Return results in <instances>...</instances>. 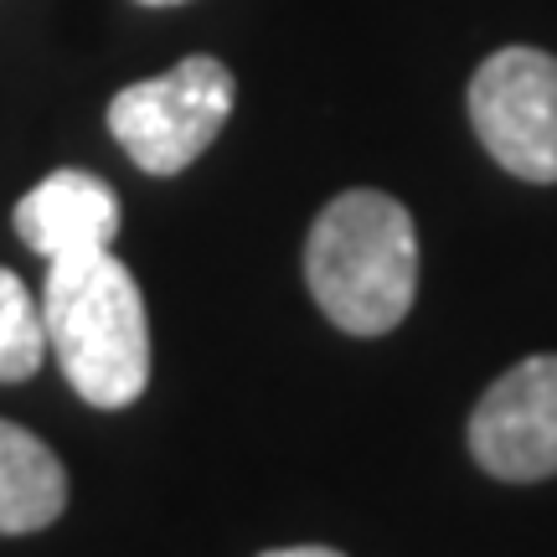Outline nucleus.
Here are the masks:
<instances>
[{
    "label": "nucleus",
    "instance_id": "nucleus-2",
    "mask_svg": "<svg viewBox=\"0 0 557 557\" xmlns=\"http://www.w3.org/2000/svg\"><path fill=\"white\" fill-rule=\"evenodd\" d=\"M47 351L94 408H129L150 387V315L139 278L109 248L58 259L41 289Z\"/></svg>",
    "mask_w": 557,
    "mask_h": 557
},
{
    "label": "nucleus",
    "instance_id": "nucleus-10",
    "mask_svg": "<svg viewBox=\"0 0 557 557\" xmlns=\"http://www.w3.org/2000/svg\"><path fill=\"white\" fill-rule=\"evenodd\" d=\"M139 5H181V0H139Z\"/></svg>",
    "mask_w": 557,
    "mask_h": 557
},
{
    "label": "nucleus",
    "instance_id": "nucleus-7",
    "mask_svg": "<svg viewBox=\"0 0 557 557\" xmlns=\"http://www.w3.org/2000/svg\"><path fill=\"white\" fill-rule=\"evenodd\" d=\"M67 511V470L32 429L0 418V537L41 532Z\"/></svg>",
    "mask_w": 557,
    "mask_h": 557
},
{
    "label": "nucleus",
    "instance_id": "nucleus-1",
    "mask_svg": "<svg viewBox=\"0 0 557 557\" xmlns=\"http://www.w3.org/2000/svg\"><path fill=\"white\" fill-rule=\"evenodd\" d=\"M305 284L346 336H387L418 295V233L398 197L341 191L305 238Z\"/></svg>",
    "mask_w": 557,
    "mask_h": 557
},
{
    "label": "nucleus",
    "instance_id": "nucleus-6",
    "mask_svg": "<svg viewBox=\"0 0 557 557\" xmlns=\"http://www.w3.org/2000/svg\"><path fill=\"white\" fill-rule=\"evenodd\" d=\"M16 233L47 263L99 253L120 233V197L94 171L62 165L16 201Z\"/></svg>",
    "mask_w": 557,
    "mask_h": 557
},
{
    "label": "nucleus",
    "instance_id": "nucleus-3",
    "mask_svg": "<svg viewBox=\"0 0 557 557\" xmlns=\"http://www.w3.org/2000/svg\"><path fill=\"white\" fill-rule=\"evenodd\" d=\"M233 73L218 58H186L171 73L129 83L109 103V135L150 176H181L233 114Z\"/></svg>",
    "mask_w": 557,
    "mask_h": 557
},
{
    "label": "nucleus",
    "instance_id": "nucleus-8",
    "mask_svg": "<svg viewBox=\"0 0 557 557\" xmlns=\"http://www.w3.org/2000/svg\"><path fill=\"white\" fill-rule=\"evenodd\" d=\"M47 361V325H41V305L21 274L0 269V382H26L41 372Z\"/></svg>",
    "mask_w": 557,
    "mask_h": 557
},
{
    "label": "nucleus",
    "instance_id": "nucleus-4",
    "mask_svg": "<svg viewBox=\"0 0 557 557\" xmlns=\"http://www.w3.org/2000/svg\"><path fill=\"white\" fill-rule=\"evenodd\" d=\"M470 124L500 171L557 181V58L537 47H500L470 78Z\"/></svg>",
    "mask_w": 557,
    "mask_h": 557
},
{
    "label": "nucleus",
    "instance_id": "nucleus-5",
    "mask_svg": "<svg viewBox=\"0 0 557 557\" xmlns=\"http://www.w3.org/2000/svg\"><path fill=\"white\" fill-rule=\"evenodd\" d=\"M470 455L511 485L557 475V357H527L485 387L470 413Z\"/></svg>",
    "mask_w": 557,
    "mask_h": 557
},
{
    "label": "nucleus",
    "instance_id": "nucleus-9",
    "mask_svg": "<svg viewBox=\"0 0 557 557\" xmlns=\"http://www.w3.org/2000/svg\"><path fill=\"white\" fill-rule=\"evenodd\" d=\"M263 557H346V553H336V547H274Z\"/></svg>",
    "mask_w": 557,
    "mask_h": 557
}]
</instances>
